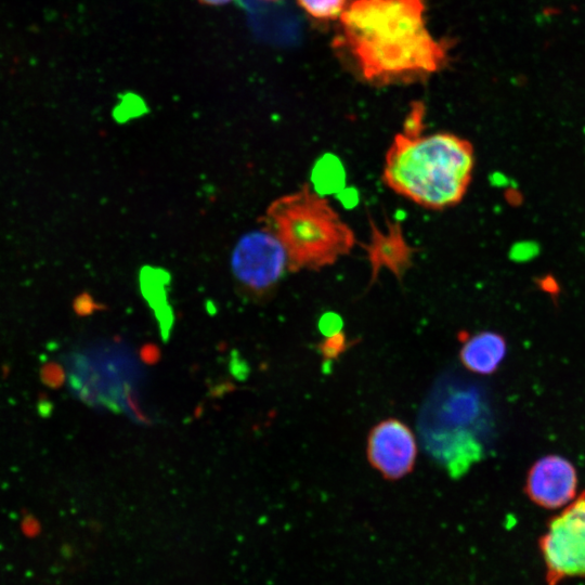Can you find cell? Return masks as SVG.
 Here are the masks:
<instances>
[{
	"mask_svg": "<svg viewBox=\"0 0 585 585\" xmlns=\"http://www.w3.org/2000/svg\"><path fill=\"white\" fill-rule=\"evenodd\" d=\"M264 220L286 252L289 271L330 266L356 244L350 225L309 184L274 199Z\"/></svg>",
	"mask_w": 585,
	"mask_h": 585,
	"instance_id": "3957f363",
	"label": "cell"
},
{
	"mask_svg": "<svg viewBox=\"0 0 585 585\" xmlns=\"http://www.w3.org/2000/svg\"><path fill=\"white\" fill-rule=\"evenodd\" d=\"M577 483L576 469L569 459L560 455H546L531 466L524 491L537 506L557 509L576 497Z\"/></svg>",
	"mask_w": 585,
	"mask_h": 585,
	"instance_id": "52a82bcc",
	"label": "cell"
},
{
	"mask_svg": "<svg viewBox=\"0 0 585 585\" xmlns=\"http://www.w3.org/2000/svg\"><path fill=\"white\" fill-rule=\"evenodd\" d=\"M458 338L463 342L458 352L459 361L471 373L491 375L506 356V340L496 332L483 330L471 336L461 332Z\"/></svg>",
	"mask_w": 585,
	"mask_h": 585,
	"instance_id": "9c48e42d",
	"label": "cell"
},
{
	"mask_svg": "<svg viewBox=\"0 0 585 585\" xmlns=\"http://www.w3.org/2000/svg\"><path fill=\"white\" fill-rule=\"evenodd\" d=\"M417 454L413 430L398 418L380 420L367 434V461L387 481H398L410 474L415 468Z\"/></svg>",
	"mask_w": 585,
	"mask_h": 585,
	"instance_id": "8992f818",
	"label": "cell"
},
{
	"mask_svg": "<svg viewBox=\"0 0 585 585\" xmlns=\"http://www.w3.org/2000/svg\"><path fill=\"white\" fill-rule=\"evenodd\" d=\"M364 249L372 270V280L386 270L400 278L408 270L413 259V248L408 244L398 221H387L385 226L370 221V234Z\"/></svg>",
	"mask_w": 585,
	"mask_h": 585,
	"instance_id": "ba28073f",
	"label": "cell"
},
{
	"mask_svg": "<svg viewBox=\"0 0 585 585\" xmlns=\"http://www.w3.org/2000/svg\"><path fill=\"white\" fill-rule=\"evenodd\" d=\"M202 3L209 4V5H221L224 3L230 2L231 0H199Z\"/></svg>",
	"mask_w": 585,
	"mask_h": 585,
	"instance_id": "5bb4252c",
	"label": "cell"
},
{
	"mask_svg": "<svg viewBox=\"0 0 585 585\" xmlns=\"http://www.w3.org/2000/svg\"><path fill=\"white\" fill-rule=\"evenodd\" d=\"M231 268L236 280L253 292L272 288L285 269L286 252L278 238L266 227L244 234L236 243Z\"/></svg>",
	"mask_w": 585,
	"mask_h": 585,
	"instance_id": "5b68a950",
	"label": "cell"
},
{
	"mask_svg": "<svg viewBox=\"0 0 585 585\" xmlns=\"http://www.w3.org/2000/svg\"><path fill=\"white\" fill-rule=\"evenodd\" d=\"M355 342L358 340H348L342 330L330 336H324V339L316 343V351L322 358L323 372L327 373L328 366L354 346Z\"/></svg>",
	"mask_w": 585,
	"mask_h": 585,
	"instance_id": "30bf717a",
	"label": "cell"
},
{
	"mask_svg": "<svg viewBox=\"0 0 585 585\" xmlns=\"http://www.w3.org/2000/svg\"><path fill=\"white\" fill-rule=\"evenodd\" d=\"M540 548L549 585L585 576V491L550 519Z\"/></svg>",
	"mask_w": 585,
	"mask_h": 585,
	"instance_id": "277c9868",
	"label": "cell"
},
{
	"mask_svg": "<svg viewBox=\"0 0 585 585\" xmlns=\"http://www.w3.org/2000/svg\"><path fill=\"white\" fill-rule=\"evenodd\" d=\"M474 169L471 143L454 133L395 134L382 166V181L395 194L431 210L459 204Z\"/></svg>",
	"mask_w": 585,
	"mask_h": 585,
	"instance_id": "7a4b0ae2",
	"label": "cell"
},
{
	"mask_svg": "<svg viewBox=\"0 0 585 585\" xmlns=\"http://www.w3.org/2000/svg\"><path fill=\"white\" fill-rule=\"evenodd\" d=\"M537 253L538 246L533 242H518L510 250V256L516 262L529 261Z\"/></svg>",
	"mask_w": 585,
	"mask_h": 585,
	"instance_id": "7c38bea8",
	"label": "cell"
},
{
	"mask_svg": "<svg viewBox=\"0 0 585 585\" xmlns=\"http://www.w3.org/2000/svg\"><path fill=\"white\" fill-rule=\"evenodd\" d=\"M299 4L317 18L336 17L344 11L346 0H298Z\"/></svg>",
	"mask_w": 585,
	"mask_h": 585,
	"instance_id": "8fae6325",
	"label": "cell"
},
{
	"mask_svg": "<svg viewBox=\"0 0 585 585\" xmlns=\"http://www.w3.org/2000/svg\"><path fill=\"white\" fill-rule=\"evenodd\" d=\"M424 0H354L341 14L342 43L375 82L411 81L435 72L445 51L428 31Z\"/></svg>",
	"mask_w": 585,
	"mask_h": 585,
	"instance_id": "6da1fadb",
	"label": "cell"
},
{
	"mask_svg": "<svg viewBox=\"0 0 585 585\" xmlns=\"http://www.w3.org/2000/svg\"><path fill=\"white\" fill-rule=\"evenodd\" d=\"M342 323L336 315H324L320 322V330L323 336H330L340 332Z\"/></svg>",
	"mask_w": 585,
	"mask_h": 585,
	"instance_id": "4fadbf2b",
	"label": "cell"
}]
</instances>
